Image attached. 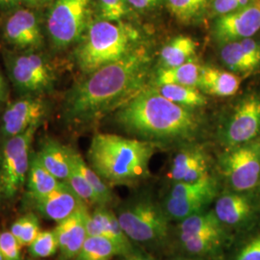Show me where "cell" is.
Listing matches in <instances>:
<instances>
[{
    "label": "cell",
    "mask_w": 260,
    "mask_h": 260,
    "mask_svg": "<svg viewBox=\"0 0 260 260\" xmlns=\"http://www.w3.org/2000/svg\"><path fill=\"white\" fill-rule=\"evenodd\" d=\"M149 64L148 51L137 47L128 55L87 75L67 93L62 109L64 120L84 124L119 109L144 89Z\"/></svg>",
    "instance_id": "6da1fadb"
},
{
    "label": "cell",
    "mask_w": 260,
    "mask_h": 260,
    "mask_svg": "<svg viewBox=\"0 0 260 260\" xmlns=\"http://www.w3.org/2000/svg\"><path fill=\"white\" fill-rule=\"evenodd\" d=\"M116 118L127 131L149 139H189L200 128L191 108L169 101L155 88L136 93L118 109Z\"/></svg>",
    "instance_id": "7a4b0ae2"
},
{
    "label": "cell",
    "mask_w": 260,
    "mask_h": 260,
    "mask_svg": "<svg viewBox=\"0 0 260 260\" xmlns=\"http://www.w3.org/2000/svg\"><path fill=\"white\" fill-rule=\"evenodd\" d=\"M155 145L111 133H98L88 149V164L108 185L129 184L148 177Z\"/></svg>",
    "instance_id": "3957f363"
},
{
    "label": "cell",
    "mask_w": 260,
    "mask_h": 260,
    "mask_svg": "<svg viewBox=\"0 0 260 260\" xmlns=\"http://www.w3.org/2000/svg\"><path fill=\"white\" fill-rule=\"evenodd\" d=\"M139 33L122 21L105 19L91 22L75 51L78 68L90 75L136 49Z\"/></svg>",
    "instance_id": "277c9868"
},
{
    "label": "cell",
    "mask_w": 260,
    "mask_h": 260,
    "mask_svg": "<svg viewBox=\"0 0 260 260\" xmlns=\"http://www.w3.org/2000/svg\"><path fill=\"white\" fill-rule=\"evenodd\" d=\"M14 87L23 95H42L53 89L57 73L53 63L39 51H19L5 55Z\"/></svg>",
    "instance_id": "5b68a950"
},
{
    "label": "cell",
    "mask_w": 260,
    "mask_h": 260,
    "mask_svg": "<svg viewBox=\"0 0 260 260\" xmlns=\"http://www.w3.org/2000/svg\"><path fill=\"white\" fill-rule=\"evenodd\" d=\"M91 0H55L48 12L47 35L55 49H65L82 40L91 21Z\"/></svg>",
    "instance_id": "8992f818"
},
{
    "label": "cell",
    "mask_w": 260,
    "mask_h": 260,
    "mask_svg": "<svg viewBox=\"0 0 260 260\" xmlns=\"http://www.w3.org/2000/svg\"><path fill=\"white\" fill-rule=\"evenodd\" d=\"M122 231L130 241L153 244L167 237L169 221L163 206L143 199L131 203L117 214Z\"/></svg>",
    "instance_id": "52a82bcc"
},
{
    "label": "cell",
    "mask_w": 260,
    "mask_h": 260,
    "mask_svg": "<svg viewBox=\"0 0 260 260\" xmlns=\"http://www.w3.org/2000/svg\"><path fill=\"white\" fill-rule=\"evenodd\" d=\"M35 125L23 133L5 140L0 154V174L3 195L13 198L26 183L30 167V150L38 128Z\"/></svg>",
    "instance_id": "ba28073f"
},
{
    "label": "cell",
    "mask_w": 260,
    "mask_h": 260,
    "mask_svg": "<svg viewBox=\"0 0 260 260\" xmlns=\"http://www.w3.org/2000/svg\"><path fill=\"white\" fill-rule=\"evenodd\" d=\"M220 163L224 177L235 192L252 190L260 181V136L226 149Z\"/></svg>",
    "instance_id": "9c48e42d"
},
{
    "label": "cell",
    "mask_w": 260,
    "mask_h": 260,
    "mask_svg": "<svg viewBox=\"0 0 260 260\" xmlns=\"http://www.w3.org/2000/svg\"><path fill=\"white\" fill-rule=\"evenodd\" d=\"M50 113V103L42 95H24L11 103L3 113L0 134L5 140L41 125Z\"/></svg>",
    "instance_id": "30bf717a"
},
{
    "label": "cell",
    "mask_w": 260,
    "mask_h": 260,
    "mask_svg": "<svg viewBox=\"0 0 260 260\" xmlns=\"http://www.w3.org/2000/svg\"><path fill=\"white\" fill-rule=\"evenodd\" d=\"M260 136V98L247 95L235 107L222 135L224 146L231 149Z\"/></svg>",
    "instance_id": "8fae6325"
},
{
    "label": "cell",
    "mask_w": 260,
    "mask_h": 260,
    "mask_svg": "<svg viewBox=\"0 0 260 260\" xmlns=\"http://www.w3.org/2000/svg\"><path fill=\"white\" fill-rule=\"evenodd\" d=\"M3 38L19 51H37L45 44L40 18L29 8L15 10L10 15L3 25Z\"/></svg>",
    "instance_id": "7c38bea8"
},
{
    "label": "cell",
    "mask_w": 260,
    "mask_h": 260,
    "mask_svg": "<svg viewBox=\"0 0 260 260\" xmlns=\"http://www.w3.org/2000/svg\"><path fill=\"white\" fill-rule=\"evenodd\" d=\"M259 30V0H252L242 9L217 17L213 24L214 37L222 44L252 38Z\"/></svg>",
    "instance_id": "4fadbf2b"
},
{
    "label": "cell",
    "mask_w": 260,
    "mask_h": 260,
    "mask_svg": "<svg viewBox=\"0 0 260 260\" xmlns=\"http://www.w3.org/2000/svg\"><path fill=\"white\" fill-rule=\"evenodd\" d=\"M88 206L84 205L75 213L57 223L54 232L59 245V260H74L86 241V217Z\"/></svg>",
    "instance_id": "5bb4252c"
},
{
    "label": "cell",
    "mask_w": 260,
    "mask_h": 260,
    "mask_svg": "<svg viewBox=\"0 0 260 260\" xmlns=\"http://www.w3.org/2000/svg\"><path fill=\"white\" fill-rule=\"evenodd\" d=\"M33 204L35 209L44 218L57 223L86 205L66 181H61L53 191L34 201Z\"/></svg>",
    "instance_id": "9a60e30c"
},
{
    "label": "cell",
    "mask_w": 260,
    "mask_h": 260,
    "mask_svg": "<svg viewBox=\"0 0 260 260\" xmlns=\"http://www.w3.org/2000/svg\"><path fill=\"white\" fill-rule=\"evenodd\" d=\"M86 231L88 236H102L120 247L122 255L133 251L130 241L121 229L117 214L107 206H96L92 213L87 214Z\"/></svg>",
    "instance_id": "2e32d148"
},
{
    "label": "cell",
    "mask_w": 260,
    "mask_h": 260,
    "mask_svg": "<svg viewBox=\"0 0 260 260\" xmlns=\"http://www.w3.org/2000/svg\"><path fill=\"white\" fill-rule=\"evenodd\" d=\"M221 59L234 74H250L260 67V43L252 38L223 44Z\"/></svg>",
    "instance_id": "e0dca14e"
},
{
    "label": "cell",
    "mask_w": 260,
    "mask_h": 260,
    "mask_svg": "<svg viewBox=\"0 0 260 260\" xmlns=\"http://www.w3.org/2000/svg\"><path fill=\"white\" fill-rule=\"evenodd\" d=\"M209 176L208 160L201 148H187L174 158L169 177L176 182H193Z\"/></svg>",
    "instance_id": "ac0fdd59"
},
{
    "label": "cell",
    "mask_w": 260,
    "mask_h": 260,
    "mask_svg": "<svg viewBox=\"0 0 260 260\" xmlns=\"http://www.w3.org/2000/svg\"><path fill=\"white\" fill-rule=\"evenodd\" d=\"M213 211L223 225L238 226L251 219L253 205L244 193H224L216 200Z\"/></svg>",
    "instance_id": "d6986e66"
},
{
    "label": "cell",
    "mask_w": 260,
    "mask_h": 260,
    "mask_svg": "<svg viewBox=\"0 0 260 260\" xmlns=\"http://www.w3.org/2000/svg\"><path fill=\"white\" fill-rule=\"evenodd\" d=\"M37 155L52 176L61 181L67 180L72 169L71 148L55 139L46 138L42 141Z\"/></svg>",
    "instance_id": "ffe728a7"
},
{
    "label": "cell",
    "mask_w": 260,
    "mask_h": 260,
    "mask_svg": "<svg viewBox=\"0 0 260 260\" xmlns=\"http://www.w3.org/2000/svg\"><path fill=\"white\" fill-rule=\"evenodd\" d=\"M241 78L233 72L212 67H202L198 88L205 93L226 98L238 92Z\"/></svg>",
    "instance_id": "44dd1931"
},
{
    "label": "cell",
    "mask_w": 260,
    "mask_h": 260,
    "mask_svg": "<svg viewBox=\"0 0 260 260\" xmlns=\"http://www.w3.org/2000/svg\"><path fill=\"white\" fill-rule=\"evenodd\" d=\"M60 182L61 180L52 176L42 164L38 157L37 153L31 156L30 167L26 179L28 199L30 201L34 202L38 199L49 194L60 184Z\"/></svg>",
    "instance_id": "7402d4cb"
},
{
    "label": "cell",
    "mask_w": 260,
    "mask_h": 260,
    "mask_svg": "<svg viewBox=\"0 0 260 260\" xmlns=\"http://www.w3.org/2000/svg\"><path fill=\"white\" fill-rule=\"evenodd\" d=\"M198 45L192 38L177 36L161 48L159 61L161 68H173L193 61Z\"/></svg>",
    "instance_id": "603a6c76"
},
{
    "label": "cell",
    "mask_w": 260,
    "mask_h": 260,
    "mask_svg": "<svg viewBox=\"0 0 260 260\" xmlns=\"http://www.w3.org/2000/svg\"><path fill=\"white\" fill-rule=\"evenodd\" d=\"M201 72L202 66L194 61L173 68H161L158 71L156 84H176L198 88Z\"/></svg>",
    "instance_id": "cb8c5ba5"
},
{
    "label": "cell",
    "mask_w": 260,
    "mask_h": 260,
    "mask_svg": "<svg viewBox=\"0 0 260 260\" xmlns=\"http://www.w3.org/2000/svg\"><path fill=\"white\" fill-rule=\"evenodd\" d=\"M155 89L169 101L187 108L202 107L207 103L205 94L197 87L162 84L157 85Z\"/></svg>",
    "instance_id": "d4e9b609"
},
{
    "label": "cell",
    "mask_w": 260,
    "mask_h": 260,
    "mask_svg": "<svg viewBox=\"0 0 260 260\" xmlns=\"http://www.w3.org/2000/svg\"><path fill=\"white\" fill-rule=\"evenodd\" d=\"M214 198L211 197H192V198H169L162 205L168 217L173 220L182 221L187 217L202 212L205 206L209 205Z\"/></svg>",
    "instance_id": "484cf974"
},
{
    "label": "cell",
    "mask_w": 260,
    "mask_h": 260,
    "mask_svg": "<svg viewBox=\"0 0 260 260\" xmlns=\"http://www.w3.org/2000/svg\"><path fill=\"white\" fill-rule=\"evenodd\" d=\"M180 235L195 234H219L223 235V224L220 223L213 210L199 212L180 221L178 225Z\"/></svg>",
    "instance_id": "4316f807"
},
{
    "label": "cell",
    "mask_w": 260,
    "mask_h": 260,
    "mask_svg": "<svg viewBox=\"0 0 260 260\" xmlns=\"http://www.w3.org/2000/svg\"><path fill=\"white\" fill-rule=\"evenodd\" d=\"M71 158L73 163L79 170L81 175L85 177L88 183L93 188L95 195L99 199L100 206H107L114 200L111 188L102 177H100L88 163L84 160L79 152L71 148Z\"/></svg>",
    "instance_id": "83f0119b"
},
{
    "label": "cell",
    "mask_w": 260,
    "mask_h": 260,
    "mask_svg": "<svg viewBox=\"0 0 260 260\" xmlns=\"http://www.w3.org/2000/svg\"><path fill=\"white\" fill-rule=\"evenodd\" d=\"M117 255L122 256V251L114 242L102 236H88L74 260H111Z\"/></svg>",
    "instance_id": "f1b7e54d"
},
{
    "label": "cell",
    "mask_w": 260,
    "mask_h": 260,
    "mask_svg": "<svg viewBox=\"0 0 260 260\" xmlns=\"http://www.w3.org/2000/svg\"><path fill=\"white\" fill-rule=\"evenodd\" d=\"M218 184L210 175L193 182H176L173 186L169 198H192V197H211L217 196Z\"/></svg>",
    "instance_id": "f546056e"
},
{
    "label": "cell",
    "mask_w": 260,
    "mask_h": 260,
    "mask_svg": "<svg viewBox=\"0 0 260 260\" xmlns=\"http://www.w3.org/2000/svg\"><path fill=\"white\" fill-rule=\"evenodd\" d=\"M212 0H166L168 8L176 19L189 23L200 19Z\"/></svg>",
    "instance_id": "4dcf8cb0"
},
{
    "label": "cell",
    "mask_w": 260,
    "mask_h": 260,
    "mask_svg": "<svg viewBox=\"0 0 260 260\" xmlns=\"http://www.w3.org/2000/svg\"><path fill=\"white\" fill-rule=\"evenodd\" d=\"M223 235L219 234H195V235H180L184 251L192 255H207L217 251L222 244Z\"/></svg>",
    "instance_id": "1f68e13d"
},
{
    "label": "cell",
    "mask_w": 260,
    "mask_h": 260,
    "mask_svg": "<svg viewBox=\"0 0 260 260\" xmlns=\"http://www.w3.org/2000/svg\"><path fill=\"white\" fill-rule=\"evenodd\" d=\"M10 232L13 233L22 247H29L41 232V225L37 215L27 213L21 216L11 225Z\"/></svg>",
    "instance_id": "d6a6232c"
},
{
    "label": "cell",
    "mask_w": 260,
    "mask_h": 260,
    "mask_svg": "<svg viewBox=\"0 0 260 260\" xmlns=\"http://www.w3.org/2000/svg\"><path fill=\"white\" fill-rule=\"evenodd\" d=\"M71 161H72V158H71ZM66 182L87 206H93V205L100 206L99 199L95 195L93 188L88 183L85 177L81 175V173L73 163V161H72L71 173L69 177L67 178Z\"/></svg>",
    "instance_id": "836d02e7"
},
{
    "label": "cell",
    "mask_w": 260,
    "mask_h": 260,
    "mask_svg": "<svg viewBox=\"0 0 260 260\" xmlns=\"http://www.w3.org/2000/svg\"><path fill=\"white\" fill-rule=\"evenodd\" d=\"M59 250L55 232L41 231L29 246V253L35 258H46L54 255Z\"/></svg>",
    "instance_id": "e575fe53"
},
{
    "label": "cell",
    "mask_w": 260,
    "mask_h": 260,
    "mask_svg": "<svg viewBox=\"0 0 260 260\" xmlns=\"http://www.w3.org/2000/svg\"><path fill=\"white\" fill-rule=\"evenodd\" d=\"M102 18L109 21H121L129 11L127 0H98Z\"/></svg>",
    "instance_id": "d590c367"
},
{
    "label": "cell",
    "mask_w": 260,
    "mask_h": 260,
    "mask_svg": "<svg viewBox=\"0 0 260 260\" xmlns=\"http://www.w3.org/2000/svg\"><path fill=\"white\" fill-rule=\"evenodd\" d=\"M21 245L10 231L0 233V249L4 260H22Z\"/></svg>",
    "instance_id": "8d00e7d4"
},
{
    "label": "cell",
    "mask_w": 260,
    "mask_h": 260,
    "mask_svg": "<svg viewBox=\"0 0 260 260\" xmlns=\"http://www.w3.org/2000/svg\"><path fill=\"white\" fill-rule=\"evenodd\" d=\"M252 0H212L210 7L217 17L233 13L248 6Z\"/></svg>",
    "instance_id": "74e56055"
},
{
    "label": "cell",
    "mask_w": 260,
    "mask_h": 260,
    "mask_svg": "<svg viewBox=\"0 0 260 260\" xmlns=\"http://www.w3.org/2000/svg\"><path fill=\"white\" fill-rule=\"evenodd\" d=\"M233 260H260V234L247 242Z\"/></svg>",
    "instance_id": "f35d334b"
},
{
    "label": "cell",
    "mask_w": 260,
    "mask_h": 260,
    "mask_svg": "<svg viewBox=\"0 0 260 260\" xmlns=\"http://www.w3.org/2000/svg\"><path fill=\"white\" fill-rule=\"evenodd\" d=\"M165 0H127L130 7L138 11H149L157 8Z\"/></svg>",
    "instance_id": "ab89813d"
},
{
    "label": "cell",
    "mask_w": 260,
    "mask_h": 260,
    "mask_svg": "<svg viewBox=\"0 0 260 260\" xmlns=\"http://www.w3.org/2000/svg\"><path fill=\"white\" fill-rule=\"evenodd\" d=\"M122 257H123L122 260H157L150 254L141 252V251H135L134 250L125 255H122Z\"/></svg>",
    "instance_id": "60d3db41"
},
{
    "label": "cell",
    "mask_w": 260,
    "mask_h": 260,
    "mask_svg": "<svg viewBox=\"0 0 260 260\" xmlns=\"http://www.w3.org/2000/svg\"><path fill=\"white\" fill-rule=\"evenodd\" d=\"M54 1L55 0H21V3H23L29 9H38L49 5Z\"/></svg>",
    "instance_id": "b9f144b4"
},
{
    "label": "cell",
    "mask_w": 260,
    "mask_h": 260,
    "mask_svg": "<svg viewBox=\"0 0 260 260\" xmlns=\"http://www.w3.org/2000/svg\"><path fill=\"white\" fill-rule=\"evenodd\" d=\"M21 3V0H0V10L8 11L16 9Z\"/></svg>",
    "instance_id": "7bdbcfd3"
},
{
    "label": "cell",
    "mask_w": 260,
    "mask_h": 260,
    "mask_svg": "<svg viewBox=\"0 0 260 260\" xmlns=\"http://www.w3.org/2000/svg\"><path fill=\"white\" fill-rule=\"evenodd\" d=\"M7 95V86L3 75L0 74V102H3Z\"/></svg>",
    "instance_id": "ee69618b"
},
{
    "label": "cell",
    "mask_w": 260,
    "mask_h": 260,
    "mask_svg": "<svg viewBox=\"0 0 260 260\" xmlns=\"http://www.w3.org/2000/svg\"><path fill=\"white\" fill-rule=\"evenodd\" d=\"M3 194V185H2V179H1V174H0V198Z\"/></svg>",
    "instance_id": "f6af8a7d"
},
{
    "label": "cell",
    "mask_w": 260,
    "mask_h": 260,
    "mask_svg": "<svg viewBox=\"0 0 260 260\" xmlns=\"http://www.w3.org/2000/svg\"><path fill=\"white\" fill-rule=\"evenodd\" d=\"M176 260H198L196 259V258H177Z\"/></svg>",
    "instance_id": "bcb514c9"
},
{
    "label": "cell",
    "mask_w": 260,
    "mask_h": 260,
    "mask_svg": "<svg viewBox=\"0 0 260 260\" xmlns=\"http://www.w3.org/2000/svg\"><path fill=\"white\" fill-rule=\"evenodd\" d=\"M0 260H4L3 259V255H2V252H1V249H0Z\"/></svg>",
    "instance_id": "7dc6e473"
},
{
    "label": "cell",
    "mask_w": 260,
    "mask_h": 260,
    "mask_svg": "<svg viewBox=\"0 0 260 260\" xmlns=\"http://www.w3.org/2000/svg\"><path fill=\"white\" fill-rule=\"evenodd\" d=\"M259 3H260V0H259Z\"/></svg>",
    "instance_id": "c3c4849f"
},
{
    "label": "cell",
    "mask_w": 260,
    "mask_h": 260,
    "mask_svg": "<svg viewBox=\"0 0 260 260\" xmlns=\"http://www.w3.org/2000/svg\"><path fill=\"white\" fill-rule=\"evenodd\" d=\"M31 260H33V259H31Z\"/></svg>",
    "instance_id": "681fc988"
}]
</instances>
